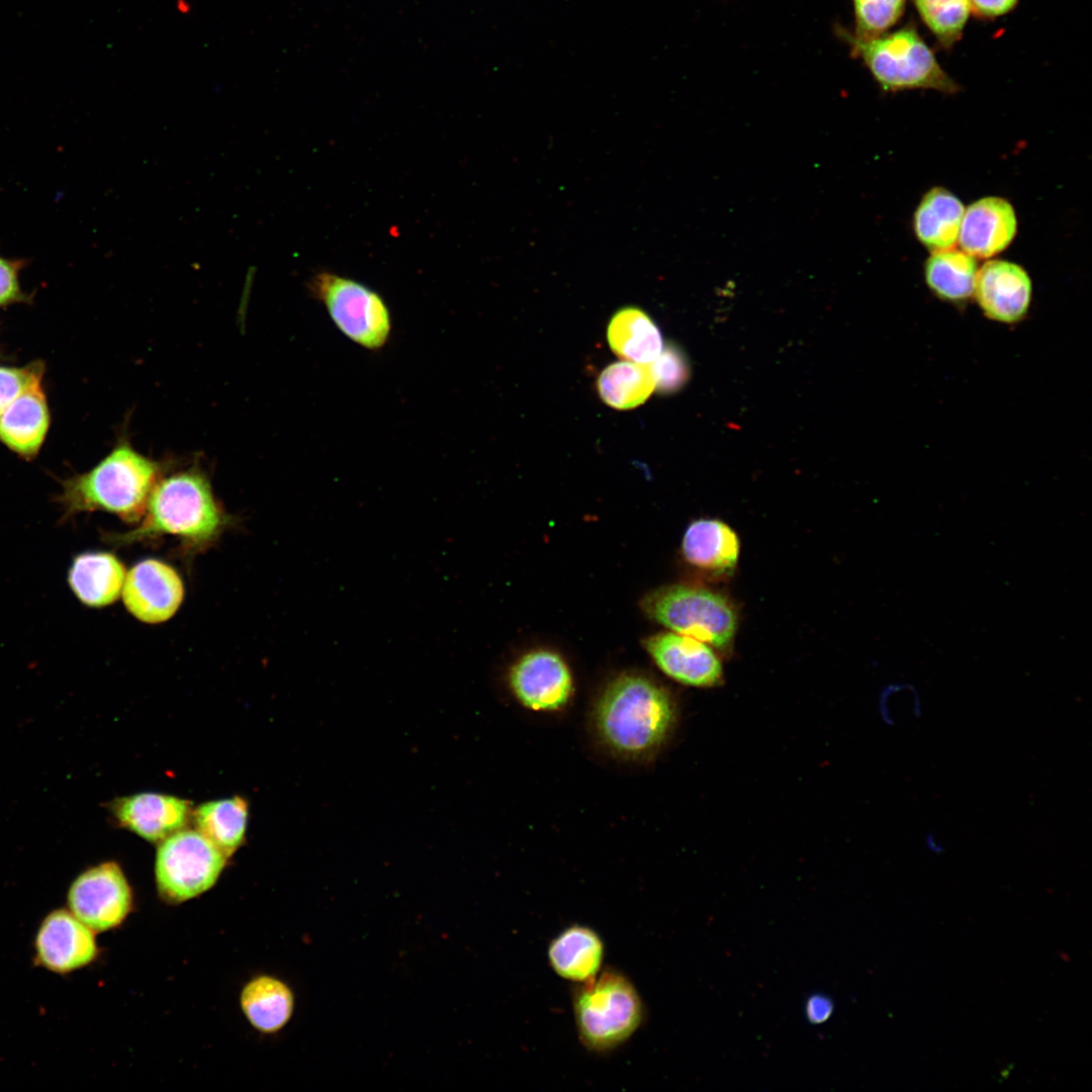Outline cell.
I'll use <instances>...</instances> for the list:
<instances>
[{
  "instance_id": "1",
  "label": "cell",
  "mask_w": 1092,
  "mask_h": 1092,
  "mask_svg": "<svg viewBox=\"0 0 1092 1092\" xmlns=\"http://www.w3.org/2000/svg\"><path fill=\"white\" fill-rule=\"evenodd\" d=\"M670 693L654 680L636 673L613 679L599 698L594 724L604 744L630 758L658 750L676 723Z\"/></svg>"
},
{
  "instance_id": "2",
  "label": "cell",
  "mask_w": 1092,
  "mask_h": 1092,
  "mask_svg": "<svg viewBox=\"0 0 1092 1092\" xmlns=\"http://www.w3.org/2000/svg\"><path fill=\"white\" fill-rule=\"evenodd\" d=\"M226 524V515L215 500L207 477L191 468L157 481L136 528L106 537L112 544L123 545L168 534L191 546L204 547L218 537Z\"/></svg>"
},
{
  "instance_id": "3",
  "label": "cell",
  "mask_w": 1092,
  "mask_h": 1092,
  "mask_svg": "<svg viewBox=\"0 0 1092 1092\" xmlns=\"http://www.w3.org/2000/svg\"><path fill=\"white\" fill-rule=\"evenodd\" d=\"M161 464L121 441L95 467L65 480L58 502L70 517L104 511L125 522L143 518L150 494L160 479Z\"/></svg>"
},
{
  "instance_id": "4",
  "label": "cell",
  "mask_w": 1092,
  "mask_h": 1092,
  "mask_svg": "<svg viewBox=\"0 0 1092 1092\" xmlns=\"http://www.w3.org/2000/svg\"><path fill=\"white\" fill-rule=\"evenodd\" d=\"M575 1025L581 1043L606 1053L627 1041L644 1018L643 1002L622 972L606 968L572 991Z\"/></svg>"
},
{
  "instance_id": "5",
  "label": "cell",
  "mask_w": 1092,
  "mask_h": 1092,
  "mask_svg": "<svg viewBox=\"0 0 1092 1092\" xmlns=\"http://www.w3.org/2000/svg\"><path fill=\"white\" fill-rule=\"evenodd\" d=\"M848 38L884 90L932 89L944 94L960 90L913 24L870 39Z\"/></svg>"
},
{
  "instance_id": "6",
  "label": "cell",
  "mask_w": 1092,
  "mask_h": 1092,
  "mask_svg": "<svg viewBox=\"0 0 1092 1092\" xmlns=\"http://www.w3.org/2000/svg\"><path fill=\"white\" fill-rule=\"evenodd\" d=\"M645 614L675 633L727 650L737 630V613L723 595L690 584L664 585L641 601Z\"/></svg>"
},
{
  "instance_id": "7",
  "label": "cell",
  "mask_w": 1092,
  "mask_h": 1092,
  "mask_svg": "<svg viewBox=\"0 0 1092 1092\" xmlns=\"http://www.w3.org/2000/svg\"><path fill=\"white\" fill-rule=\"evenodd\" d=\"M309 290L335 327L351 342L369 351L386 346L392 331L389 308L369 286L331 272L316 273Z\"/></svg>"
},
{
  "instance_id": "8",
  "label": "cell",
  "mask_w": 1092,
  "mask_h": 1092,
  "mask_svg": "<svg viewBox=\"0 0 1092 1092\" xmlns=\"http://www.w3.org/2000/svg\"><path fill=\"white\" fill-rule=\"evenodd\" d=\"M228 857L196 829H181L160 842L155 861L158 893L179 904L206 892L218 880Z\"/></svg>"
},
{
  "instance_id": "9",
  "label": "cell",
  "mask_w": 1092,
  "mask_h": 1092,
  "mask_svg": "<svg viewBox=\"0 0 1092 1092\" xmlns=\"http://www.w3.org/2000/svg\"><path fill=\"white\" fill-rule=\"evenodd\" d=\"M69 910L94 932L119 926L132 907V891L115 861H104L80 874L71 884Z\"/></svg>"
},
{
  "instance_id": "10",
  "label": "cell",
  "mask_w": 1092,
  "mask_h": 1092,
  "mask_svg": "<svg viewBox=\"0 0 1092 1092\" xmlns=\"http://www.w3.org/2000/svg\"><path fill=\"white\" fill-rule=\"evenodd\" d=\"M509 685L522 706L537 712L562 710L573 693L568 666L549 650H534L520 657L510 668Z\"/></svg>"
},
{
  "instance_id": "11",
  "label": "cell",
  "mask_w": 1092,
  "mask_h": 1092,
  "mask_svg": "<svg viewBox=\"0 0 1092 1092\" xmlns=\"http://www.w3.org/2000/svg\"><path fill=\"white\" fill-rule=\"evenodd\" d=\"M122 600L127 611L149 624L169 620L179 609L184 586L177 571L157 559L135 564L125 575Z\"/></svg>"
},
{
  "instance_id": "12",
  "label": "cell",
  "mask_w": 1092,
  "mask_h": 1092,
  "mask_svg": "<svg viewBox=\"0 0 1092 1092\" xmlns=\"http://www.w3.org/2000/svg\"><path fill=\"white\" fill-rule=\"evenodd\" d=\"M644 647L663 673L685 686L713 688L723 679L719 657L703 641L665 632L645 639Z\"/></svg>"
},
{
  "instance_id": "13",
  "label": "cell",
  "mask_w": 1092,
  "mask_h": 1092,
  "mask_svg": "<svg viewBox=\"0 0 1092 1092\" xmlns=\"http://www.w3.org/2000/svg\"><path fill=\"white\" fill-rule=\"evenodd\" d=\"M974 297L987 318L1005 325L1018 324L1030 307L1031 279L1013 262L988 260L978 269Z\"/></svg>"
},
{
  "instance_id": "14",
  "label": "cell",
  "mask_w": 1092,
  "mask_h": 1092,
  "mask_svg": "<svg viewBox=\"0 0 1092 1092\" xmlns=\"http://www.w3.org/2000/svg\"><path fill=\"white\" fill-rule=\"evenodd\" d=\"M34 948L35 962L58 974L83 968L97 956L94 931L66 909L54 910L46 916L36 933Z\"/></svg>"
},
{
  "instance_id": "15",
  "label": "cell",
  "mask_w": 1092,
  "mask_h": 1092,
  "mask_svg": "<svg viewBox=\"0 0 1092 1092\" xmlns=\"http://www.w3.org/2000/svg\"><path fill=\"white\" fill-rule=\"evenodd\" d=\"M116 823L151 842H161L184 829L192 817L191 802L174 796L142 793L114 800Z\"/></svg>"
},
{
  "instance_id": "16",
  "label": "cell",
  "mask_w": 1092,
  "mask_h": 1092,
  "mask_svg": "<svg viewBox=\"0 0 1092 1092\" xmlns=\"http://www.w3.org/2000/svg\"><path fill=\"white\" fill-rule=\"evenodd\" d=\"M1017 232L1011 203L1002 197H983L965 209L958 243L974 258L988 259L1005 250Z\"/></svg>"
},
{
  "instance_id": "17",
  "label": "cell",
  "mask_w": 1092,
  "mask_h": 1092,
  "mask_svg": "<svg viewBox=\"0 0 1092 1092\" xmlns=\"http://www.w3.org/2000/svg\"><path fill=\"white\" fill-rule=\"evenodd\" d=\"M40 381L32 382L0 416V440L23 456L37 453L50 424Z\"/></svg>"
},
{
  "instance_id": "18",
  "label": "cell",
  "mask_w": 1092,
  "mask_h": 1092,
  "mask_svg": "<svg viewBox=\"0 0 1092 1092\" xmlns=\"http://www.w3.org/2000/svg\"><path fill=\"white\" fill-rule=\"evenodd\" d=\"M125 575L123 564L113 554L85 552L74 558L68 581L81 603L101 608L118 599Z\"/></svg>"
},
{
  "instance_id": "19",
  "label": "cell",
  "mask_w": 1092,
  "mask_h": 1092,
  "mask_svg": "<svg viewBox=\"0 0 1092 1092\" xmlns=\"http://www.w3.org/2000/svg\"><path fill=\"white\" fill-rule=\"evenodd\" d=\"M739 547L736 533L727 524L716 519L693 522L682 539V554L686 560L714 574H727L735 568Z\"/></svg>"
},
{
  "instance_id": "20",
  "label": "cell",
  "mask_w": 1092,
  "mask_h": 1092,
  "mask_svg": "<svg viewBox=\"0 0 1092 1092\" xmlns=\"http://www.w3.org/2000/svg\"><path fill=\"white\" fill-rule=\"evenodd\" d=\"M964 212L962 201L953 193L940 186L931 188L914 212L916 238L931 253L954 248Z\"/></svg>"
},
{
  "instance_id": "21",
  "label": "cell",
  "mask_w": 1092,
  "mask_h": 1092,
  "mask_svg": "<svg viewBox=\"0 0 1092 1092\" xmlns=\"http://www.w3.org/2000/svg\"><path fill=\"white\" fill-rule=\"evenodd\" d=\"M547 954L551 969L559 977L584 983L600 972L604 942L594 929L573 924L551 940Z\"/></svg>"
},
{
  "instance_id": "22",
  "label": "cell",
  "mask_w": 1092,
  "mask_h": 1092,
  "mask_svg": "<svg viewBox=\"0 0 1092 1092\" xmlns=\"http://www.w3.org/2000/svg\"><path fill=\"white\" fill-rule=\"evenodd\" d=\"M607 337L617 356L635 363L651 364L663 349L655 323L644 310L634 306L621 308L612 316Z\"/></svg>"
},
{
  "instance_id": "23",
  "label": "cell",
  "mask_w": 1092,
  "mask_h": 1092,
  "mask_svg": "<svg viewBox=\"0 0 1092 1092\" xmlns=\"http://www.w3.org/2000/svg\"><path fill=\"white\" fill-rule=\"evenodd\" d=\"M240 1003L253 1027L272 1033L289 1021L294 998L289 987L282 981L271 976H260L244 987Z\"/></svg>"
},
{
  "instance_id": "24",
  "label": "cell",
  "mask_w": 1092,
  "mask_h": 1092,
  "mask_svg": "<svg viewBox=\"0 0 1092 1092\" xmlns=\"http://www.w3.org/2000/svg\"><path fill=\"white\" fill-rule=\"evenodd\" d=\"M977 272L975 258L954 248L931 253L924 264V279L930 291L952 304H963L974 296Z\"/></svg>"
},
{
  "instance_id": "25",
  "label": "cell",
  "mask_w": 1092,
  "mask_h": 1092,
  "mask_svg": "<svg viewBox=\"0 0 1092 1092\" xmlns=\"http://www.w3.org/2000/svg\"><path fill=\"white\" fill-rule=\"evenodd\" d=\"M192 818L195 829L229 858L244 842L248 803L239 796L206 802L192 811Z\"/></svg>"
},
{
  "instance_id": "26",
  "label": "cell",
  "mask_w": 1092,
  "mask_h": 1092,
  "mask_svg": "<svg viewBox=\"0 0 1092 1092\" xmlns=\"http://www.w3.org/2000/svg\"><path fill=\"white\" fill-rule=\"evenodd\" d=\"M655 388L650 364L621 361L607 366L598 378V390L608 405L630 410L644 403Z\"/></svg>"
},
{
  "instance_id": "27",
  "label": "cell",
  "mask_w": 1092,
  "mask_h": 1092,
  "mask_svg": "<svg viewBox=\"0 0 1092 1092\" xmlns=\"http://www.w3.org/2000/svg\"><path fill=\"white\" fill-rule=\"evenodd\" d=\"M924 24L949 49L961 37L971 12L970 0H913Z\"/></svg>"
},
{
  "instance_id": "28",
  "label": "cell",
  "mask_w": 1092,
  "mask_h": 1092,
  "mask_svg": "<svg viewBox=\"0 0 1092 1092\" xmlns=\"http://www.w3.org/2000/svg\"><path fill=\"white\" fill-rule=\"evenodd\" d=\"M906 0H853L855 35L870 39L884 34L902 16Z\"/></svg>"
},
{
  "instance_id": "29",
  "label": "cell",
  "mask_w": 1092,
  "mask_h": 1092,
  "mask_svg": "<svg viewBox=\"0 0 1092 1092\" xmlns=\"http://www.w3.org/2000/svg\"><path fill=\"white\" fill-rule=\"evenodd\" d=\"M650 367L655 388L661 393L677 391L689 379L690 367L687 357L679 348L673 345L663 348Z\"/></svg>"
},
{
  "instance_id": "30",
  "label": "cell",
  "mask_w": 1092,
  "mask_h": 1092,
  "mask_svg": "<svg viewBox=\"0 0 1092 1092\" xmlns=\"http://www.w3.org/2000/svg\"><path fill=\"white\" fill-rule=\"evenodd\" d=\"M41 379L39 365L25 368L0 367V416L32 382Z\"/></svg>"
},
{
  "instance_id": "31",
  "label": "cell",
  "mask_w": 1092,
  "mask_h": 1092,
  "mask_svg": "<svg viewBox=\"0 0 1092 1092\" xmlns=\"http://www.w3.org/2000/svg\"><path fill=\"white\" fill-rule=\"evenodd\" d=\"M22 261H15L0 256V305H5L23 298L18 272Z\"/></svg>"
},
{
  "instance_id": "32",
  "label": "cell",
  "mask_w": 1092,
  "mask_h": 1092,
  "mask_svg": "<svg viewBox=\"0 0 1092 1092\" xmlns=\"http://www.w3.org/2000/svg\"><path fill=\"white\" fill-rule=\"evenodd\" d=\"M1018 0H970L971 11L978 17L994 18L1011 11Z\"/></svg>"
},
{
  "instance_id": "33",
  "label": "cell",
  "mask_w": 1092,
  "mask_h": 1092,
  "mask_svg": "<svg viewBox=\"0 0 1092 1092\" xmlns=\"http://www.w3.org/2000/svg\"><path fill=\"white\" fill-rule=\"evenodd\" d=\"M823 1004H824V1001H820L818 999L816 1001H814V1002L812 1001L810 1003L809 1015H810V1017L812 1019L819 1020V1019L824 1018V1017H826L828 1015V1013H829L828 1004L822 1006Z\"/></svg>"
},
{
  "instance_id": "34",
  "label": "cell",
  "mask_w": 1092,
  "mask_h": 1092,
  "mask_svg": "<svg viewBox=\"0 0 1092 1092\" xmlns=\"http://www.w3.org/2000/svg\"><path fill=\"white\" fill-rule=\"evenodd\" d=\"M925 845L927 849L933 853L939 854L944 851L943 845L937 840L933 833H928L925 836Z\"/></svg>"
}]
</instances>
